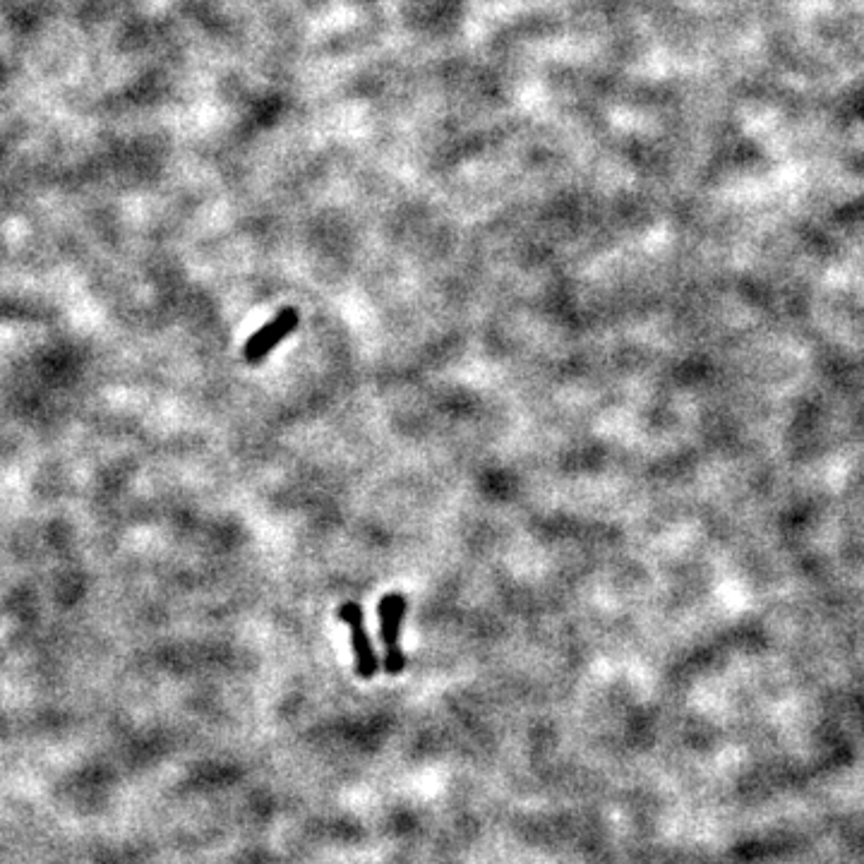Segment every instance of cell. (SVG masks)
I'll use <instances>...</instances> for the list:
<instances>
[{
	"label": "cell",
	"instance_id": "1",
	"mask_svg": "<svg viewBox=\"0 0 864 864\" xmlns=\"http://www.w3.org/2000/svg\"><path fill=\"white\" fill-rule=\"evenodd\" d=\"M406 615V598L404 593L392 591L387 593L377 605V620H380V641L384 646V672L389 675H399L406 668V656L401 651L399 636L401 624Z\"/></svg>",
	"mask_w": 864,
	"mask_h": 864
},
{
	"label": "cell",
	"instance_id": "2",
	"mask_svg": "<svg viewBox=\"0 0 864 864\" xmlns=\"http://www.w3.org/2000/svg\"><path fill=\"white\" fill-rule=\"evenodd\" d=\"M296 327H298L296 308H281L279 312H276L274 320H269L260 329V332H255L248 339V344H245V348H243L245 363H250V365L262 363V360L267 358L269 353H272L274 348L286 339V336H291L293 332H296Z\"/></svg>",
	"mask_w": 864,
	"mask_h": 864
},
{
	"label": "cell",
	"instance_id": "3",
	"mask_svg": "<svg viewBox=\"0 0 864 864\" xmlns=\"http://www.w3.org/2000/svg\"><path fill=\"white\" fill-rule=\"evenodd\" d=\"M336 617H339V620L344 622L348 629H351V644H353V653H356L358 677H363V680H372L377 668H380V660H377V653H375V648H372L368 627H365L363 608H360L358 603H344L339 608V615Z\"/></svg>",
	"mask_w": 864,
	"mask_h": 864
}]
</instances>
